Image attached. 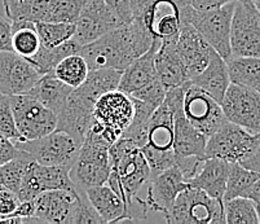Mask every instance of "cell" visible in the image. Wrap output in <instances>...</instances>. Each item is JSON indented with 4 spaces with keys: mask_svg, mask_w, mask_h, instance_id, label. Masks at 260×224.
<instances>
[{
    "mask_svg": "<svg viewBox=\"0 0 260 224\" xmlns=\"http://www.w3.org/2000/svg\"><path fill=\"white\" fill-rule=\"evenodd\" d=\"M154 38L143 21L132 20L118 26L96 41L82 46L79 53L86 60L89 70H124L129 63L152 47Z\"/></svg>",
    "mask_w": 260,
    "mask_h": 224,
    "instance_id": "1",
    "label": "cell"
},
{
    "mask_svg": "<svg viewBox=\"0 0 260 224\" xmlns=\"http://www.w3.org/2000/svg\"><path fill=\"white\" fill-rule=\"evenodd\" d=\"M110 169L117 173L120 180L124 201L127 207L134 214V201L141 188L149 181L152 171L144 157L141 148L132 140L119 138L109 148Z\"/></svg>",
    "mask_w": 260,
    "mask_h": 224,
    "instance_id": "2",
    "label": "cell"
},
{
    "mask_svg": "<svg viewBox=\"0 0 260 224\" xmlns=\"http://www.w3.org/2000/svg\"><path fill=\"white\" fill-rule=\"evenodd\" d=\"M110 145L100 134L89 129L69 171L70 179L78 190L84 192L88 188L106 183L110 174Z\"/></svg>",
    "mask_w": 260,
    "mask_h": 224,
    "instance_id": "3",
    "label": "cell"
},
{
    "mask_svg": "<svg viewBox=\"0 0 260 224\" xmlns=\"http://www.w3.org/2000/svg\"><path fill=\"white\" fill-rule=\"evenodd\" d=\"M235 4L233 0L217 8L198 11L180 3L183 22L193 26L224 60L231 57V22Z\"/></svg>",
    "mask_w": 260,
    "mask_h": 224,
    "instance_id": "4",
    "label": "cell"
},
{
    "mask_svg": "<svg viewBox=\"0 0 260 224\" xmlns=\"http://www.w3.org/2000/svg\"><path fill=\"white\" fill-rule=\"evenodd\" d=\"M165 219L170 224H225L224 201L186 184Z\"/></svg>",
    "mask_w": 260,
    "mask_h": 224,
    "instance_id": "5",
    "label": "cell"
},
{
    "mask_svg": "<svg viewBox=\"0 0 260 224\" xmlns=\"http://www.w3.org/2000/svg\"><path fill=\"white\" fill-rule=\"evenodd\" d=\"M93 123L91 130L100 134L113 144L122 136L134 115L131 96L119 89H113L101 95L94 103Z\"/></svg>",
    "mask_w": 260,
    "mask_h": 224,
    "instance_id": "6",
    "label": "cell"
},
{
    "mask_svg": "<svg viewBox=\"0 0 260 224\" xmlns=\"http://www.w3.org/2000/svg\"><path fill=\"white\" fill-rule=\"evenodd\" d=\"M16 147L25 150L35 162L46 166L72 167L80 144L65 131L54 130L48 135L35 140L16 143Z\"/></svg>",
    "mask_w": 260,
    "mask_h": 224,
    "instance_id": "7",
    "label": "cell"
},
{
    "mask_svg": "<svg viewBox=\"0 0 260 224\" xmlns=\"http://www.w3.org/2000/svg\"><path fill=\"white\" fill-rule=\"evenodd\" d=\"M9 101L22 141L35 140L56 130L57 115L31 95L9 96Z\"/></svg>",
    "mask_w": 260,
    "mask_h": 224,
    "instance_id": "8",
    "label": "cell"
},
{
    "mask_svg": "<svg viewBox=\"0 0 260 224\" xmlns=\"http://www.w3.org/2000/svg\"><path fill=\"white\" fill-rule=\"evenodd\" d=\"M231 56L260 57V9L236 2L231 22Z\"/></svg>",
    "mask_w": 260,
    "mask_h": 224,
    "instance_id": "9",
    "label": "cell"
},
{
    "mask_svg": "<svg viewBox=\"0 0 260 224\" xmlns=\"http://www.w3.org/2000/svg\"><path fill=\"white\" fill-rule=\"evenodd\" d=\"M259 140L260 134L254 135L226 121L207 138L205 158H220L229 164L241 162L254 149Z\"/></svg>",
    "mask_w": 260,
    "mask_h": 224,
    "instance_id": "10",
    "label": "cell"
},
{
    "mask_svg": "<svg viewBox=\"0 0 260 224\" xmlns=\"http://www.w3.org/2000/svg\"><path fill=\"white\" fill-rule=\"evenodd\" d=\"M226 121L246 131L260 134V93L252 88L229 83L220 103Z\"/></svg>",
    "mask_w": 260,
    "mask_h": 224,
    "instance_id": "11",
    "label": "cell"
},
{
    "mask_svg": "<svg viewBox=\"0 0 260 224\" xmlns=\"http://www.w3.org/2000/svg\"><path fill=\"white\" fill-rule=\"evenodd\" d=\"M183 110L186 119L207 138L226 122L220 103L191 82L186 86Z\"/></svg>",
    "mask_w": 260,
    "mask_h": 224,
    "instance_id": "12",
    "label": "cell"
},
{
    "mask_svg": "<svg viewBox=\"0 0 260 224\" xmlns=\"http://www.w3.org/2000/svg\"><path fill=\"white\" fill-rule=\"evenodd\" d=\"M69 171L66 167L46 166L31 159L16 195L20 201H29L46 190H78L70 179Z\"/></svg>",
    "mask_w": 260,
    "mask_h": 224,
    "instance_id": "13",
    "label": "cell"
},
{
    "mask_svg": "<svg viewBox=\"0 0 260 224\" xmlns=\"http://www.w3.org/2000/svg\"><path fill=\"white\" fill-rule=\"evenodd\" d=\"M98 99L80 87L73 88L63 107L57 113L56 130L65 131L79 144L86 138L93 123V107Z\"/></svg>",
    "mask_w": 260,
    "mask_h": 224,
    "instance_id": "14",
    "label": "cell"
},
{
    "mask_svg": "<svg viewBox=\"0 0 260 224\" xmlns=\"http://www.w3.org/2000/svg\"><path fill=\"white\" fill-rule=\"evenodd\" d=\"M148 183L149 188L146 199L144 201L139 197L135 199V201L143 207L145 214L148 210H153L155 213L166 215L176 200L177 195L186 187L185 179L176 166L170 167L162 173L154 174L150 176Z\"/></svg>",
    "mask_w": 260,
    "mask_h": 224,
    "instance_id": "15",
    "label": "cell"
},
{
    "mask_svg": "<svg viewBox=\"0 0 260 224\" xmlns=\"http://www.w3.org/2000/svg\"><path fill=\"white\" fill-rule=\"evenodd\" d=\"M42 77L27 58L13 51L0 52V93L7 96L23 95Z\"/></svg>",
    "mask_w": 260,
    "mask_h": 224,
    "instance_id": "16",
    "label": "cell"
},
{
    "mask_svg": "<svg viewBox=\"0 0 260 224\" xmlns=\"http://www.w3.org/2000/svg\"><path fill=\"white\" fill-rule=\"evenodd\" d=\"M118 26L122 23L104 0H87L75 22L73 39L79 46H86Z\"/></svg>",
    "mask_w": 260,
    "mask_h": 224,
    "instance_id": "17",
    "label": "cell"
},
{
    "mask_svg": "<svg viewBox=\"0 0 260 224\" xmlns=\"http://www.w3.org/2000/svg\"><path fill=\"white\" fill-rule=\"evenodd\" d=\"M135 20L143 21L152 37L159 41L176 38L184 23L179 0H152L141 17Z\"/></svg>",
    "mask_w": 260,
    "mask_h": 224,
    "instance_id": "18",
    "label": "cell"
},
{
    "mask_svg": "<svg viewBox=\"0 0 260 224\" xmlns=\"http://www.w3.org/2000/svg\"><path fill=\"white\" fill-rule=\"evenodd\" d=\"M176 51L185 68L188 79L197 77L209 63L214 51L211 46L202 38V35L189 23L184 22L179 35L175 41Z\"/></svg>",
    "mask_w": 260,
    "mask_h": 224,
    "instance_id": "19",
    "label": "cell"
},
{
    "mask_svg": "<svg viewBox=\"0 0 260 224\" xmlns=\"http://www.w3.org/2000/svg\"><path fill=\"white\" fill-rule=\"evenodd\" d=\"M79 190L53 189L40 193L34 199V216L40 224H66Z\"/></svg>",
    "mask_w": 260,
    "mask_h": 224,
    "instance_id": "20",
    "label": "cell"
},
{
    "mask_svg": "<svg viewBox=\"0 0 260 224\" xmlns=\"http://www.w3.org/2000/svg\"><path fill=\"white\" fill-rule=\"evenodd\" d=\"M159 44V39H154L152 47L145 53L139 56L138 58H135L128 67L123 70L119 84H118L119 91L124 92L126 95L129 96L138 89L143 88L144 86L157 79L158 77L157 72H155L154 57Z\"/></svg>",
    "mask_w": 260,
    "mask_h": 224,
    "instance_id": "21",
    "label": "cell"
},
{
    "mask_svg": "<svg viewBox=\"0 0 260 224\" xmlns=\"http://www.w3.org/2000/svg\"><path fill=\"white\" fill-rule=\"evenodd\" d=\"M87 200L96 213L101 216L104 223L135 220L126 202L120 199L106 184H100L84 190Z\"/></svg>",
    "mask_w": 260,
    "mask_h": 224,
    "instance_id": "22",
    "label": "cell"
},
{
    "mask_svg": "<svg viewBox=\"0 0 260 224\" xmlns=\"http://www.w3.org/2000/svg\"><path fill=\"white\" fill-rule=\"evenodd\" d=\"M176 38L160 41L159 47L155 52L154 65L157 77L166 89L181 86L189 82L181 58L175 46Z\"/></svg>",
    "mask_w": 260,
    "mask_h": 224,
    "instance_id": "23",
    "label": "cell"
},
{
    "mask_svg": "<svg viewBox=\"0 0 260 224\" xmlns=\"http://www.w3.org/2000/svg\"><path fill=\"white\" fill-rule=\"evenodd\" d=\"M229 162L220 158H205L197 174L189 179L186 184L198 188L212 199L224 201Z\"/></svg>",
    "mask_w": 260,
    "mask_h": 224,
    "instance_id": "24",
    "label": "cell"
},
{
    "mask_svg": "<svg viewBox=\"0 0 260 224\" xmlns=\"http://www.w3.org/2000/svg\"><path fill=\"white\" fill-rule=\"evenodd\" d=\"M207 136L186 119L184 110L174 113V152L179 157L196 155L205 159Z\"/></svg>",
    "mask_w": 260,
    "mask_h": 224,
    "instance_id": "25",
    "label": "cell"
},
{
    "mask_svg": "<svg viewBox=\"0 0 260 224\" xmlns=\"http://www.w3.org/2000/svg\"><path fill=\"white\" fill-rule=\"evenodd\" d=\"M174 113L162 101L159 107L154 110L148 127V140L144 145L149 149L158 152L174 150Z\"/></svg>",
    "mask_w": 260,
    "mask_h": 224,
    "instance_id": "26",
    "label": "cell"
},
{
    "mask_svg": "<svg viewBox=\"0 0 260 224\" xmlns=\"http://www.w3.org/2000/svg\"><path fill=\"white\" fill-rule=\"evenodd\" d=\"M189 82L206 91L217 103H221L224 93L231 83L226 61L214 49L207 67Z\"/></svg>",
    "mask_w": 260,
    "mask_h": 224,
    "instance_id": "27",
    "label": "cell"
},
{
    "mask_svg": "<svg viewBox=\"0 0 260 224\" xmlns=\"http://www.w3.org/2000/svg\"><path fill=\"white\" fill-rule=\"evenodd\" d=\"M72 91V87L60 81L52 72L42 75L27 93L57 115Z\"/></svg>",
    "mask_w": 260,
    "mask_h": 224,
    "instance_id": "28",
    "label": "cell"
},
{
    "mask_svg": "<svg viewBox=\"0 0 260 224\" xmlns=\"http://www.w3.org/2000/svg\"><path fill=\"white\" fill-rule=\"evenodd\" d=\"M225 61L231 83L260 92V57L231 56Z\"/></svg>",
    "mask_w": 260,
    "mask_h": 224,
    "instance_id": "29",
    "label": "cell"
},
{
    "mask_svg": "<svg viewBox=\"0 0 260 224\" xmlns=\"http://www.w3.org/2000/svg\"><path fill=\"white\" fill-rule=\"evenodd\" d=\"M80 48H82V46H79L73 38L69 41H66L65 43L60 44V46L51 47V48L40 44L37 53L27 58V60L37 68L40 74L43 75L47 74V73L53 72L54 68L57 67V63L62 58H65L66 56L75 55V53L79 52Z\"/></svg>",
    "mask_w": 260,
    "mask_h": 224,
    "instance_id": "30",
    "label": "cell"
},
{
    "mask_svg": "<svg viewBox=\"0 0 260 224\" xmlns=\"http://www.w3.org/2000/svg\"><path fill=\"white\" fill-rule=\"evenodd\" d=\"M48 3L49 0H3L6 15L12 22L43 21Z\"/></svg>",
    "mask_w": 260,
    "mask_h": 224,
    "instance_id": "31",
    "label": "cell"
},
{
    "mask_svg": "<svg viewBox=\"0 0 260 224\" xmlns=\"http://www.w3.org/2000/svg\"><path fill=\"white\" fill-rule=\"evenodd\" d=\"M131 99L132 103H134V115H132L131 122H129V124L124 130V133L122 134L120 138L129 139L136 145L143 148L146 144V140H148L149 121H150V118H152L153 113L157 108L148 103L138 100V99Z\"/></svg>",
    "mask_w": 260,
    "mask_h": 224,
    "instance_id": "32",
    "label": "cell"
},
{
    "mask_svg": "<svg viewBox=\"0 0 260 224\" xmlns=\"http://www.w3.org/2000/svg\"><path fill=\"white\" fill-rule=\"evenodd\" d=\"M12 51L25 58L34 56L40 47L35 23L32 22H12Z\"/></svg>",
    "mask_w": 260,
    "mask_h": 224,
    "instance_id": "33",
    "label": "cell"
},
{
    "mask_svg": "<svg viewBox=\"0 0 260 224\" xmlns=\"http://www.w3.org/2000/svg\"><path fill=\"white\" fill-rule=\"evenodd\" d=\"M260 178L259 174L246 169L238 162L229 164L228 178H226L224 201L235 197H245L246 192L251 188L252 184Z\"/></svg>",
    "mask_w": 260,
    "mask_h": 224,
    "instance_id": "34",
    "label": "cell"
},
{
    "mask_svg": "<svg viewBox=\"0 0 260 224\" xmlns=\"http://www.w3.org/2000/svg\"><path fill=\"white\" fill-rule=\"evenodd\" d=\"M88 72L89 69L86 60L79 53H75L62 58L57 63V67L54 68L53 74L72 88H77L83 83Z\"/></svg>",
    "mask_w": 260,
    "mask_h": 224,
    "instance_id": "35",
    "label": "cell"
},
{
    "mask_svg": "<svg viewBox=\"0 0 260 224\" xmlns=\"http://www.w3.org/2000/svg\"><path fill=\"white\" fill-rule=\"evenodd\" d=\"M224 214L228 224H259L256 204L249 197H235L224 201Z\"/></svg>",
    "mask_w": 260,
    "mask_h": 224,
    "instance_id": "36",
    "label": "cell"
},
{
    "mask_svg": "<svg viewBox=\"0 0 260 224\" xmlns=\"http://www.w3.org/2000/svg\"><path fill=\"white\" fill-rule=\"evenodd\" d=\"M17 149V154L12 158L11 161L0 166V181L3 184V187L15 193H17L23 175L26 173V169L32 159L25 150L20 149V148Z\"/></svg>",
    "mask_w": 260,
    "mask_h": 224,
    "instance_id": "37",
    "label": "cell"
},
{
    "mask_svg": "<svg viewBox=\"0 0 260 224\" xmlns=\"http://www.w3.org/2000/svg\"><path fill=\"white\" fill-rule=\"evenodd\" d=\"M35 29L39 35L40 44L51 48L60 46L74 37L75 23L39 21L35 23Z\"/></svg>",
    "mask_w": 260,
    "mask_h": 224,
    "instance_id": "38",
    "label": "cell"
},
{
    "mask_svg": "<svg viewBox=\"0 0 260 224\" xmlns=\"http://www.w3.org/2000/svg\"><path fill=\"white\" fill-rule=\"evenodd\" d=\"M87 0H49L43 21L75 23Z\"/></svg>",
    "mask_w": 260,
    "mask_h": 224,
    "instance_id": "39",
    "label": "cell"
},
{
    "mask_svg": "<svg viewBox=\"0 0 260 224\" xmlns=\"http://www.w3.org/2000/svg\"><path fill=\"white\" fill-rule=\"evenodd\" d=\"M66 224H105L96 210L91 206L84 192H80L75 200Z\"/></svg>",
    "mask_w": 260,
    "mask_h": 224,
    "instance_id": "40",
    "label": "cell"
},
{
    "mask_svg": "<svg viewBox=\"0 0 260 224\" xmlns=\"http://www.w3.org/2000/svg\"><path fill=\"white\" fill-rule=\"evenodd\" d=\"M0 134L15 144L22 141V138L16 127L9 96L3 95V93H0Z\"/></svg>",
    "mask_w": 260,
    "mask_h": 224,
    "instance_id": "41",
    "label": "cell"
},
{
    "mask_svg": "<svg viewBox=\"0 0 260 224\" xmlns=\"http://www.w3.org/2000/svg\"><path fill=\"white\" fill-rule=\"evenodd\" d=\"M166 87L163 86L162 82L159 79H155V81L150 82L149 84L144 86L143 88L138 89L136 92H134L132 95H129L131 98L138 99V100L144 101V103H148L153 107L158 108L162 104V101L165 100V96H166Z\"/></svg>",
    "mask_w": 260,
    "mask_h": 224,
    "instance_id": "42",
    "label": "cell"
},
{
    "mask_svg": "<svg viewBox=\"0 0 260 224\" xmlns=\"http://www.w3.org/2000/svg\"><path fill=\"white\" fill-rule=\"evenodd\" d=\"M106 6L114 12L118 20L122 25L131 22L132 11H131V0H104Z\"/></svg>",
    "mask_w": 260,
    "mask_h": 224,
    "instance_id": "43",
    "label": "cell"
},
{
    "mask_svg": "<svg viewBox=\"0 0 260 224\" xmlns=\"http://www.w3.org/2000/svg\"><path fill=\"white\" fill-rule=\"evenodd\" d=\"M20 202V199L15 192L6 189V188L0 189V215L3 218L12 215Z\"/></svg>",
    "mask_w": 260,
    "mask_h": 224,
    "instance_id": "44",
    "label": "cell"
},
{
    "mask_svg": "<svg viewBox=\"0 0 260 224\" xmlns=\"http://www.w3.org/2000/svg\"><path fill=\"white\" fill-rule=\"evenodd\" d=\"M12 21L0 15V52L12 51Z\"/></svg>",
    "mask_w": 260,
    "mask_h": 224,
    "instance_id": "45",
    "label": "cell"
},
{
    "mask_svg": "<svg viewBox=\"0 0 260 224\" xmlns=\"http://www.w3.org/2000/svg\"><path fill=\"white\" fill-rule=\"evenodd\" d=\"M17 147L13 141L0 134V166H3L17 154Z\"/></svg>",
    "mask_w": 260,
    "mask_h": 224,
    "instance_id": "46",
    "label": "cell"
},
{
    "mask_svg": "<svg viewBox=\"0 0 260 224\" xmlns=\"http://www.w3.org/2000/svg\"><path fill=\"white\" fill-rule=\"evenodd\" d=\"M183 6H188L193 9L198 11H205V9H211L221 7L226 3H231L233 0H179Z\"/></svg>",
    "mask_w": 260,
    "mask_h": 224,
    "instance_id": "47",
    "label": "cell"
},
{
    "mask_svg": "<svg viewBox=\"0 0 260 224\" xmlns=\"http://www.w3.org/2000/svg\"><path fill=\"white\" fill-rule=\"evenodd\" d=\"M238 164H241L243 167L251 170V171H254V173L260 175V140L257 141L254 149L246 155L242 161L238 162Z\"/></svg>",
    "mask_w": 260,
    "mask_h": 224,
    "instance_id": "48",
    "label": "cell"
},
{
    "mask_svg": "<svg viewBox=\"0 0 260 224\" xmlns=\"http://www.w3.org/2000/svg\"><path fill=\"white\" fill-rule=\"evenodd\" d=\"M34 210H35L34 200H29V201H21L20 204H18L17 209L13 211V214H12V215L21 216V218H29V216H34Z\"/></svg>",
    "mask_w": 260,
    "mask_h": 224,
    "instance_id": "49",
    "label": "cell"
},
{
    "mask_svg": "<svg viewBox=\"0 0 260 224\" xmlns=\"http://www.w3.org/2000/svg\"><path fill=\"white\" fill-rule=\"evenodd\" d=\"M245 197H249L250 200L255 202V204H260V178L255 181L247 192H246Z\"/></svg>",
    "mask_w": 260,
    "mask_h": 224,
    "instance_id": "50",
    "label": "cell"
},
{
    "mask_svg": "<svg viewBox=\"0 0 260 224\" xmlns=\"http://www.w3.org/2000/svg\"><path fill=\"white\" fill-rule=\"evenodd\" d=\"M252 4H254L255 7H256L257 9H260V0H251Z\"/></svg>",
    "mask_w": 260,
    "mask_h": 224,
    "instance_id": "51",
    "label": "cell"
},
{
    "mask_svg": "<svg viewBox=\"0 0 260 224\" xmlns=\"http://www.w3.org/2000/svg\"><path fill=\"white\" fill-rule=\"evenodd\" d=\"M256 213H257V219H259V223H260V204H256Z\"/></svg>",
    "mask_w": 260,
    "mask_h": 224,
    "instance_id": "52",
    "label": "cell"
},
{
    "mask_svg": "<svg viewBox=\"0 0 260 224\" xmlns=\"http://www.w3.org/2000/svg\"><path fill=\"white\" fill-rule=\"evenodd\" d=\"M236 2H251V0H236Z\"/></svg>",
    "mask_w": 260,
    "mask_h": 224,
    "instance_id": "53",
    "label": "cell"
},
{
    "mask_svg": "<svg viewBox=\"0 0 260 224\" xmlns=\"http://www.w3.org/2000/svg\"><path fill=\"white\" fill-rule=\"evenodd\" d=\"M3 184H2V181H0V189H3Z\"/></svg>",
    "mask_w": 260,
    "mask_h": 224,
    "instance_id": "54",
    "label": "cell"
},
{
    "mask_svg": "<svg viewBox=\"0 0 260 224\" xmlns=\"http://www.w3.org/2000/svg\"><path fill=\"white\" fill-rule=\"evenodd\" d=\"M2 219H3V216H2V215H0V221H2Z\"/></svg>",
    "mask_w": 260,
    "mask_h": 224,
    "instance_id": "55",
    "label": "cell"
},
{
    "mask_svg": "<svg viewBox=\"0 0 260 224\" xmlns=\"http://www.w3.org/2000/svg\"><path fill=\"white\" fill-rule=\"evenodd\" d=\"M259 93H260V92H259Z\"/></svg>",
    "mask_w": 260,
    "mask_h": 224,
    "instance_id": "56",
    "label": "cell"
}]
</instances>
